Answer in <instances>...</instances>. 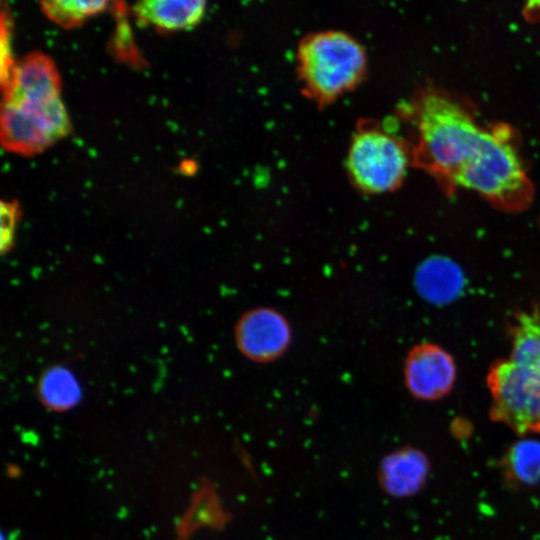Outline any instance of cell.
<instances>
[{
    "mask_svg": "<svg viewBox=\"0 0 540 540\" xmlns=\"http://www.w3.org/2000/svg\"><path fill=\"white\" fill-rule=\"evenodd\" d=\"M407 115L416 134L413 166L422 168L446 187L480 194L506 212L526 209L533 186L523 163L504 137L479 127L450 97L435 90L421 91Z\"/></svg>",
    "mask_w": 540,
    "mask_h": 540,
    "instance_id": "1",
    "label": "cell"
},
{
    "mask_svg": "<svg viewBox=\"0 0 540 540\" xmlns=\"http://www.w3.org/2000/svg\"><path fill=\"white\" fill-rule=\"evenodd\" d=\"M511 350L487 374L491 420L520 436L540 433V308L516 312L509 325Z\"/></svg>",
    "mask_w": 540,
    "mask_h": 540,
    "instance_id": "2",
    "label": "cell"
},
{
    "mask_svg": "<svg viewBox=\"0 0 540 540\" xmlns=\"http://www.w3.org/2000/svg\"><path fill=\"white\" fill-rule=\"evenodd\" d=\"M295 58L300 88L319 107L334 103L359 86L368 67L364 46L337 29L306 34L298 43Z\"/></svg>",
    "mask_w": 540,
    "mask_h": 540,
    "instance_id": "3",
    "label": "cell"
},
{
    "mask_svg": "<svg viewBox=\"0 0 540 540\" xmlns=\"http://www.w3.org/2000/svg\"><path fill=\"white\" fill-rule=\"evenodd\" d=\"M413 166L412 145L376 120L361 119L352 133L345 168L351 184L360 192L376 195L392 192Z\"/></svg>",
    "mask_w": 540,
    "mask_h": 540,
    "instance_id": "4",
    "label": "cell"
},
{
    "mask_svg": "<svg viewBox=\"0 0 540 540\" xmlns=\"http://www.w3.org/2000/svg\"><path fill=\"white\" fill-rule=\"evenodd\" d=\"M457 368L453 357L434 343L415 345L407 355L404 378L408 391L420 400H437L454 387Z\"/></svg>",
    "mask_w": 540,
    "mask_h": 540,
    "instance_id": "5",
    "label": "cell"
},
{
    "mask_svg": "<svg viewBox=\"0 0 540 540\" xmlns=\"http://www.w3.org/2000/svg\"><path fill=\"white\" fill-rule=\"evenodd\" d=\"M239 350L249 359L269 361L279 357L290 342L286 319L270 308L245 313L235 329Z\"/></svg>",
    "mask_w": 540,
    "mask_h": 540,
    "instance_id": "6",
    "label": "cell"
},
{
    "mask_svg": "<svg viewBox=\"0 0 540 540\" xmlns=\"http://www.w3.org/2000/svg\"><path fill=\"white\" fill-rule=\"evenodd\" d=\"M429 461L417 448L406 446L386 455L378 467V482L391 497L413 496L424 486Z\"/></svg>",
    "mask_w": 540,
    "mask_h": 540,
    "instance_id": "7",
    "label": "cell"
},
{
    "mask_svg": "<svg viewBox=\"0 0 540 540\" xmlns=\"http://www.w3.org/2000/svg\"><path fill=\"white\" fill-rule=\"evenodd\" d=\"M61 86L53 60L42 52H32L16 64L3 101L59 97Z\"/></svg>",
    "mask_w": 540,
    "mask_h": 540,
    "instance_id": "8",
    "label": "cell"
},
{
    "mask_svg": "<svg viewBox=\"0 0 540 540\" xmlns=\"http://www.w3.org/2000/svg\"><path fill=\"white\" fill-rule=\"evenodd\" d=\"M0 140L9 152L32 156L55 143L45 128L22 109L2 103Z\"/></svg>",
    "mask_w": 540,
    "mask_h": 540,
    "instance_id": "9",
    "label": "cell"
},
{
    "mask_svg": "<svg viewBox=\"0 0 540 540\" xmlns=\"http://www.w3.org/2000/svg\"><path fill=\"white\" fill-rule=\"evenodd\" d=\"M206 4L201 0H146L135 3L131 9L138 24L171 32L198 24L204 16Z\"/></svg>",
    "mask_w": 540,
    "mask_h": 540,
    "instance_id": "10",
    "label": "cell"
},
{
    "mask_svg": "<svg viewBox=\"0 0 540 540\" xmlns=\"http://www.w3.org/2000/svg\"><path fill=\"white\" fill-rule=\"evenodd\" d=\"M417 287L433 302L449 301L461 289L462 276L457 266L442 258L425 262L417 273Z\"/></svg>",
    "mask_w": 540,
    "mask_h": 540,
    "instance_id": "11",
    "label": "cell"
},
{
    "mask_svg": "<svg viewBox=\"0 0 540 540\" xmlns=\"http://www.w3.org/2000/svg\"><path fill=\"white\" fill-rule=\"evenodd\" d=\"M41 403L49 410L64 412L76 406L81 398V389L72 372L54 366L41 375L38 383Z\"/></svg>",
    "mask_w": 540,
    "mask_h": 540,
    "instance_id": "12",
    "label": "cell"
},
{
    "mask_svg": "<svg viewBox=\"0 0 540 540\" xmlns=\"http://www.w3.org/2000/svg\"><path fill=\"white\" fill-rule=\"evenodd\" d=\"M506 479L514 484L531 486L540 482V442L520 440L504 457Z\"/></svg>",
    "mask_w": 540,
    "mask_h": 540,
    "instance_id": "13",
    "label": "cell"
},
{
    "mask_svg": "<svg viewBox=\"0 0 540 540\" xmlns=\"http://www.w3.org/2000/svg\"><path fill=\"white\" fill-rule=\"evenodd\" d=\"M22 109L36 119L56 142L71 132L67 110L59 97L2 101Z\"/></svg>",
    "mask_w": 540,
    "mask_h": 540,
    "instance_id": "14",
    "label": "cell"
},
{
    "mask_svg": "<svg viewBox=\"0 0 540 540\" xmlns=\"http://www.w3.org/2000/svg\"><path fill=\"white\" fill-rule=\"evenodd\" d=\"M42 11L63 28H74L103 11L107 1L52 0L40 3Z\"/></svg>",
    "mask_w": 540,
    "mask_h": 540,
    "instance_id": "15",
    "label": "cell"
},
{
    "mask_svg": "<svg viewBox=\"0 0 540 540\" xmlns=\"http://www.w3.org/2000/svg\"><path fill=\"white\" fill-rule=\"evenodd\" d=\"M11 17L6 7L1 9V88L5 92L11 84L16 64L11 53Z\"/></svg>",
    "mask_w": 540,
    "mask_h": 540,
    "instance_id": "16",
    "label": "cell"
},
{
    "mask_svg": "<svg viewBox=\"0 0 540 540\" xmlns=\"http://www.w3.org/2000/svg\"><path fill=\"white\" fill-rule=\"evenodd\" d=\"M1 248L4 252L11 247L17 219L20 215L19 204L16 200L1 201Z\"/></svg>",
    "mask_w": 540,
    "mask_h": 540,
    "instance_id": "17",
    "label": "cell"
},
{
    "mask_svg": "<svg viewBox=\"0 0 540 540\" xmlns=\"http://www.w3.org/2000/svg\"><path fill=\"white\" fill-rule=\"evenodd\" d=\"M1 540H7V538H6V536L4 534H2Z\"/></svg>",
    "mask_w": 540,
    "mask_h": 540,
    "instance_id": "18",
    "label": "cell"
}]
</instances>
